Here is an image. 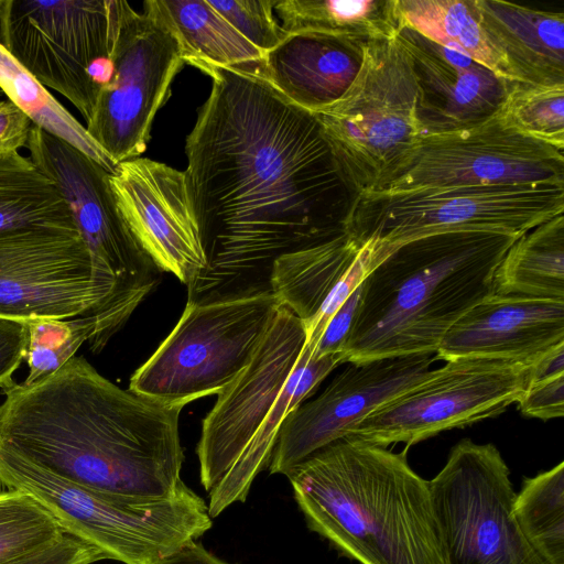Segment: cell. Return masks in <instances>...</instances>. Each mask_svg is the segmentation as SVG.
<instances>
[{
	"instance_id": "cell-1",
	"label": "cell",
	"mask_w": 564,
	"mask_h": 564,
	"mask_svg": "<svg viewBox=\"0 0 564 564\" xmlns=\"http://www.w3.org/2000/svg\"><path fill=\"white\" fill-rule=\"evenodd\" d=\"M186 139L188 200L206 267L187 302L272 293L275 260L346 234L357 199L317 116L262 78L210 67Z\"/></svg>"
},
{
	"instance_id": "cell-2",
	"label": "cell",
	"mask_w": 564,
	"mask_h": 564,
	"mask_svg": "<svg viewBox=\"0 0 564 564\" xmlns=\"http://www.w3.org/2000/svg\"><path fill=\"white\" fill-rule=\"evenodd\" d=\"M3 394L0 441L56 476L140 499L169 498L182 484L184 403L123 390L82 356Z\"/></svg>"
},
{
	"instance_id": "cell-3",
	"label": "cell",
	"mask_w": 564,
	"mask_h": 564,
	"mask_svg": "<svg viewBox=\"0 0 564 564\" xmlns=\"http://www.w3.org/2000/svg\"><path fill=\"white\" fill-rule=\"evenodd\" d=\"M307 527L360 564H448L429 481L393 453L336 441L289 476Z\"/></svg>"
},
{
	"instance_id": "cell-4",
	"label": "cell",
	"mask_w": 564,
	"mask_h": 564,
	"mask_svg": "<svg viewBox=\"0 0 564 564\" xmlns=\"http://www.w3.org/2000/svg\"><path fill=\"white\" fill-rule=\"evenodd\" d=\"M518 238L448 231L383 247L361 282L343 362L435 354L447 330L495 293V272Z\"/></svg>"
},
{
	"instance_id": "cell-5",
	"label": "cell",
	"mask_w": 564,
	"mask_h": 564,
	"mask_svg": "<svg viewBox=\"0 0 564 564\" xmlns=\"http://www.w3.org/2000/svg\"><path fill=\"white\" fill-rule=\"evenodd\" d=\"M0 485L31 496L64 533L123 564H158L213 524L204 499L183 481L165 499L105 495L56 476L1 441Z\"/></svg>"
},
{
	"instance_id": "cell-6",
	"label": "cell",
	"mask_w": 564,
	"mask_h": 564,
	"mask_svg": "<svg viewBox=\"0 0 564 564\" xmlns=\"http://www.w3.org/2000/svg\"><path fill=\"white\" fill-rule=\"evenodd\" d=\"M416 94L410 57L397 36L372 40L347 90L315 112L357 197L381 191L417 148Z\"/></svg>"
},
{
	"instance_id": "cell-7",
	"label": "cell",
	"mask_w": 564,
	"mask_h": 564,
	"mask_svg": "<svg viewBox=\"0 0 564 564\" xmlns=\"http://www.w3.org/2000/svg\"><path fill=\"white\" fill-rule=\"evenodd\" d=\"M564 186L459 185L358 196L346 234L391 248L427 235L490 231L521 237L563 214Z\"/></svg>"
},
{
	"instance_id": "cell-8",
	"label": "cell",
	"mask_w": 564,
	"mask_h": 564,
	"mask_svg": "<svg viewBox=\"0 0 564 564\" xmlns=\"http://www.w3.org/2000/svg\"><path fill=\"white\" fill-rule=\"evenodd\" d=\"M123 1L0 0V43L41 84L91 119L111 79Z\"/></svg>"
},
{
	"instance_id": "cell-9",
	"label": "cell",
	"mask_w": 564,
	"mask_h": 564,
	"mask_svg": "<svg viewBox=\"0 0 564 564\" xmlns=\"http://www.w3.org/2000/svg\"><path fill=\"white\" fill-rule=\"evenodd\" d=\"M279 306L273 293L187 302L169 336L133 372L129 389L185 405L218 394L250 362Z\"/></svg>"
},
{
	"instance_id": "cell-10",
	"label": "cell",
	"mask_w": 564,
	"mask_h": 564,
	"mask_svg": "<svg viewBox=\"0 0 564 564\" xmlns=\"http://www.w3.org/2000/svg\"><path fill=\"white\" fill-rule=\"evenodd\" d=\"M429 485L448 564H546L516 520L517 492L494 444L462 440Z\"/></svg>"
},
{
	"instance_id": "cell-11",
	"label": "cell",
	"mask_w": 564,
	"mask_h": 564,
	"mask_svg": "<svg viewBox=\"0 0 564 564\" xmlns=\"http://www.w3.org/2000/svg\"><path fill=\"white\" fill-rule=\"evenodd\" d=\"M529 367L501 359L447 360L371 412L347 437L382 447L393 443L410 446L441 432L495 417L524 392Z\"/></svg>"
},
{
	"instance_id": "cell-12",
	"label": "cell",
	"mask_w": 564,
	"mask_h": 564,
	"mask_svg": "<svg viewBox=\"0 0 564 564\" xmlns=\"http://www.w3.org/2000/svg\"><path fill=\"white\" fill-rule=\"evenodd\" d=\"M116 303L115 281L98 275L78 232H0V318L67 319L102 314Z\"/></svg>"
},
{
	"instance_id": "cell-13",
	"label": "cell",
	"mask_w": 564,
	"mask_h": 564,
	"mask_svg": "<svg viewBox=\"0 0 564 564\" xmlns=\"http://www.w3.org/2000/svg\"><path fill=\"white\" fill-rule=\"evenodd\" d=\"M111 59V79L101 88L86 130L118 164L145 151L153 119L184 62L170 30L152 13L135 12L127 1Z\"/></svg>"
},
{
	"instance_id": "cell-14",
	"label": "cell",
	"mask_w": 564,
	"mask_h": 564,
	"mask_svg": "<svg viewBox=\"0 0 564 564\" xmlns=\"http://www.w3.org/2000/svg\"><path fill=\"white\" fill-rule=\"evenodd\" d=\"M30 159L65 199L98 275L116 283V301H143L156 285L158 271L118 207L110 174L67 142L32 126Z\"/></svg>"
},
{
	"instance_id": "cell-15",
	"label": "cell",
	"mask_w": 564,
	"mask_h": 564,
	"mask_svg": "<svg viewBox=\"0 0 564 564\" xmlns=\"http://www.w3.org/2000/svg\"><path fill=\"white\" fill-rule=\"evenodd\" d=\"M506 184L564 186V154L510 128L496 113L470 128L422 137L379 192Z\"/></svg>"
},
{
	"instance_id": "cell-16",
	"label": "cell",
	"mask_w": 564,
	"mask_h": 564,
	"mask_svg": "<svg viewBox=\"0 0 564 564\" xmlns=\"http://www.w3.org/2000/svg\"><path fill=\"white\" fill-rule=\"evenodd\" d=\"M304 346L302 321L280 304L250 362L217 394L203 420L196 453L209 498L224 487L270 414Z\"/></svg>"
},
{
	"instance_id": "cell-17",
	"label": "cell",
	"mask_w": 564,
	"mask_h": 564,
	"mask_svg": "<svg viewBox=\"0 0 564 564\" xmlns=\"http://www.w3.org/2000/svg\"><path fill=\"white\" fill-rule=\"evenodd\" d=\"M434 354L376 359L347 366L314 400L283 422L269 465L286 477L310 456L345 438L376 409L424 380Z\"/></svg>"
},
{
	"instance_id": "cell-18",
	"label": "cell",
	"mask_w": 564,
	"mask_h": 564,
	"mask_svg": "<svg viewBox=\"0 0 564 564\" xmlns=\"http://www.w3.org/2000/svg\"><path fill=\"white\" fill-rule=\"evenodd\" d=\"M109 181L123 219L156 268L193 282L206 259L184 171L135 158L118 163Z\"/></svg>"
},
{
	"instance_id": "cell-19",
	"label": "cell",
	"mask_w": 564,
	"mask_h": 564,
	"mask_svg": "<svg viewBox=\"0 0 564 564\" xmlns=\"http://www.w3.org/2000/svg\"><path fill=\"white\" fill-rule=\"evenodd\" d=\"M397 39L415 77L422 137L470 128L497 113L511 80L409 28H401Z\"/></svg>"
},
{
	"instance_id": "cell-20",
	"label": "cell",
	"mask_w": 564,
	"mask_h": 564,
	"mask_svg": "<svg viewBox=\"0 0 564 564\" xmlns=\"http://www.w3.org/2000/svg\"><path fill=\"white\" fill-rule=\"evenodd\" d=\"M564 343V300L491 294L445 334L436 359L486 358L531 366Z\"/></svg>"
},
{
	"instance_id": "cell-21",
	"label": "cell",
	"mask_w": 564,
	"mask_h": 564,
	"mask_svg": "<svg viewBox=\"0 0 564 564\" xmlns=\"http://www.w3.org/2000/svg\"><path fill=\"white\" fill-rule=\"evenodd\" d=\"M366 43L313 32L288 34L264 54L261 78L294 105L318 112L350 86Z\"/></svg>"
},
{
	"instance_id": "cell-22",
	"label": "cell",
	"mask_w": 564,
	"mask_h": 564,
	"mask_svg": "<svg viewBox=\"0 0 564 564\" xmlns=\"http://www.w3.org/2000/svg\"><path fill=\"white\" fill-rule=\"evenodd\" d=\"M481 26L513 82L564 84V13L474 0Z\"/></svg>"
},
{
	"instance_id": "cell-23",
	"label": "cell",
	"mask_w": 564,
	"mask_h": 564,
	"mask_svg": "<svg viewBox=\"0 0 564 564\" xmlns=\"http://www.w3.org/2000/svg\"><path fill=\"white\" fill-rule=\"evenodd\" d=\"M143 7L174 35L184 64L195 66L202 72L220 67L262 77L264 54L208 1L147 0Z\"/></svg>"
},
{
	"instance_id": "cell-24",
	"label": "cell",
	"mask_w": 564,
	"mask_h": 564,
	"mask_svg": "<svg viewBox=\"0 0 564 564\" xmlns=\"http://www.w3.org/2000/svg\"><path fill=\"white\" fill-rule=\"evenodd\" d=\"M343 359L339 355L313 358L304 346L276 403L252 437L228 480L209 498L210 518L219 516L235 502H245L258 474L269 467L280 429L288 415L303 403Z\"/></svg>"
},
{
	"instance_id": "cell-25",
	"label": "cell",
	"mask_w": 564,
	"mask_h": 564,
	"mask_svg": "<svg viewBox=\"0 0 564 564\" xmlns=\"http://www.w3.org/2000/svg\"><path fill=\"white\" fill-rule=\"evenodd\" d=\"M361 247L345 234L280 257L272 267V293L303 324L308 322L355 261Z\"/></svg>"
},
{
	"instance_id": "cell-26",
	"label": "cell",
	"mask_w": 564,
	"mask_h": 564,
	"mask_svg": "<svg viewBox=\"0 0 564 564\" xmlns=\"http://www.w3.org/2000/svg\"><path fill=\"white\" fill-rule=\"evenodd\" d=\"M286 34L313 32L359 42L395 37L397 0H276Z\"/></svg>"
},
{
	"instance_id": "cell-27",
	"label": "cell",
	"mask_w": 564,
	"mask_h": 564,
	"mask_svg": "<svg viewBox=\"0 0 564 564\" xmlns=\"http://www.w3.org/2000/svg\"><path fill=\"white\" fill-rule=\"evenodd\" d=\"M495 294L564 300V215L518 238L500 261Z\"/></svg>"
},
{
	"instance_id": "cell-28",
	"label": "cell",
	"mask_w": 564,
	"mask_h": 564,
	"mask_svg": "<svg viewBox=\"0 0 564 564\" xmlns=\"http://www.w3.org/2000/svg\"><path fill=\"white\" fill-rule=\"evenodd\" d=\"M18 228L78 232L55 183L30 158L12 151L0 154V232Z\"/></svg>"
},
{
	"instance_id": "cell-29",
	"label": "cell",
	"mask_w": 564,
	"mask_h": 564,
	"mask_svg": "<svg viewBox=\"0 0 564 564\" xmlns=\"http://www.w3.org/2000/svg\"><path fill=\"white\" fill-rule=\"evenodd\" d=\"M397 10L401 28L455 50L513 82L481 26L474 0H397Z\"/></svg>"
},
{
	"instance_id": "cell-30",
	"label": "cell",
	"mask_w": 564,
	"mask_h": 564,
	"mask_svg": "<svg viewBox=\"0 0 564 564\" xmlns=\"http://www.w3.org/2000/svg\"><path fill=\"white\" fill-rule=\"evenodd\" d=\"M0 88L33 126L67 142L109 173L117 165L90 138L84 127L34 76L0 43Z\"/></svg>"
},
{
	"instance_id": "cell-31",
	"label": "cell",
	"mask_w": 564,
	"mask_h": 564,
	"mask_svg": "<svg viewBox=\"0 0 564 564\" xmlns=\"http://www.w3.org/2000/svg\"><path fill=\"white\" fill-rule=\"evenodd\" d=\"M513 513L527 541L546 564H564V463L523 480Z\"/></svg>"
},
{
	"instance_id": "cell-32",
	"label": "cell",
	"mask_w": 564,
	"mask_h": 564,
	"mask_svg": "<svg viewBox=\"0 0 564 564\" xmlns=\"http://www.w3.org/2000/svg\"><path fill=\"white\" fill-rule=\"evenodd\" d=\"M29 344L25 359L30 373L24 383L36 382L65 365L84 341L95 352L102 349L105 326L99 315L84 314L67 319H34L26 323Z\"/></svg>"
},
{
	"instance_id": "cell-33",
	"label": "cell",
	"mask_w": 564,
	"mask_h": 564,
	"mask_svg": "<svg viewBox=\"0 0 564 564\" xmlns=\"http://www.w3.org/2000/svg\"><path fill=\"white\" fill-rule=\"evenodd\" d=\"M497 115L518 132L564 151V84L512 82Z\"/></svg>"
},
{
	"instance_id": "cell-34",
	"label": "cell",
	"mask_w": 564,
	"mask_h": 564,
	"mask_svg": "<svg viewBox=\"0 0 564 564\" xmlns=\"http://www.w3.org/2000/svg\"><path fill=\"white\" fill-rule=\"evenodd\" d=\"M63 534L31 496L12 489L0 492V564L36 552Z\"/></svg>"
},
{
	"instance_id": "cell-35",
	"label": "cell",
	"mask_w": 564,
	"mask_h": 564,
	"mask_svg": "<svg viewBox=\"0 0 564 564\" xmlns=\"http://www.w3.org/2000/svg\"><path fill=\"white\" fill-rule=\"evenodd\" d=\"M208 1V0H207ZM276 0H214L208 3L263 54L286 33L273 17Z\"/></svg>"
},
{
	"instance_id": "cell-36",
	"label": "cell",
	"mask_w": 564,
	"mask_h": 564,
	"mask_svg": "<svg viewBox=\"0 0 564 564\" xmlns=\"http://www.w3.org/2000/svg\"><path fill=\"white\" fill-rule=\"evenodd\" d=\"M384 257L386 253L377 245L372 242L362 245L357 258L329 292L317 313L303 324L305 347L311 354L333 315Z\"/></svg>"
},
{
	"instance_id": "cell-37",
	"label": "cell",
	"mask_w": 564,
	"mask_h": 564,
	"mask_svg": "<svg viewBox=\"0 0 564 564\" xmlns=\"http://www.w3.org/2000/svg\"><path fill=\"white\" fill-rule=\"evenodd\" d=\"M528 417L543 421L564 415V373L528 384L516 402Z\"/></svg>"
},
{
	"instance_id": "cell-38",
	"label": "cell",
	"mask_w": 564,
	"mask_h": 564,
	"mask_svg": "<svg viewBox=\"0 0 564 564\" xmlns=\"http://www.w3.org/2000/svg\"><path fill=\"white\" fill-rule=\"evenodd\" d=\"M105 558L97 549L64 533L52 544L4 564H91Z\"/></svg>"
},
{
	"instance_id": "cell-39",
	"label": "cell",
	"mask_w": 564,
	"mask_h": 564,
	"mask_svg": "<svg viewBox=\"0 0 564 564\" xmlns=\"http://www.w3.org/2000/svg\"><path fill=\"white\" fill-rule=\"evenodd\" d=\"M28 344L26 323L0 318V388L2 391L15 384L12 375L25 359Z\"/></svg>"
},
{
	"instance_id": "cell-40",
	"label": "cell",
	"mask_w": 564,
	"mask_h": 564,
	"mask_svg": "<svg viewBox=\"0 0 564 564\" xmlns=\"http://www.w3.org/2000/svg\"><path fill=\"white\" fill-rule=\"evenodd\" d=\"M360 285L352 292V294L327 323L311 354L313 358H321L327 355L340 356L356 315L360 295Z\"/></svg>"
},
{
	"instance_id": "cell-41",
	"label": "cell",
	"mask_w": 564,
	"mask_h": 564,
	"mask_svg": "<svg viewBox=\"0 0 564 564\" xmlns=\"http://www.w3.org/2000/svg\"><path fill=\"white\" fill-rule=\"evenodd\" d=\"M31 120L9 99H0V154L26 148Z\"/></svg>"
},
{
	"instance_id": "cell-42",
	"label": "cell",
	"mask_w": 564,
	"mask_h": 564,
	"mask_svg": "<svg viewBox=\"0 0 564 564\" xmlns=\"http://www.w3.org/2000/svg\"><path fill=\"white\" fill-rule=\"evenodd\" d=\"M564 373V343L553 347L529 367V383Z\"/></svg>"
},
{
	"instance_id": "cell-43",
	"label": "cell",
	"mask_w": 564,
	"mask_h": 564,
	"mask_svg": "<svg viewBox=\"0 0 564 564\" xmlns=\"http://www.w3.org/2000/svg\"><path fill=\"white\" fill-rule=\"evenodd\" d=\"M158 564H229L207 551L200 543L192 541L162 558Z\"/></svg>"
},
{
	"instance_id": "cell-44",
	"label": "cell",
	"mask_w": 564,
	"mask_h": 564,
	"mask_svg": "<svg viewBox=\"0 0 564 564\" xmlns=\"http://www.w3.org/2000/svg\"><path fill=\"white\" fill-rule=\"evenodd\" d=\"M4 97V94L2 91V89L0 88V99H2Z\"/></svg>"
}]
</instances>
